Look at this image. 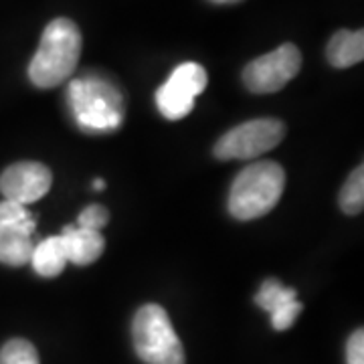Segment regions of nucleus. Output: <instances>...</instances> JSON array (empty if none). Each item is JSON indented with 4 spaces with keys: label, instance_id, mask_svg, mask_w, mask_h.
Wrapping results in <instances>:
<instances>
[{
    "label": "nucleus",
    "instance_id": "obj_7",
    "mask_svg": "<svg viewBox=\"0 0 364 364\" xmlns=\"http://www.w3.org/2000/svg\"><path fill=\"white\" fill-rule=\"evenodd\" d=\"M207 69L198 63H182L178 65L168 81L156 91V105L160 114L166 119H182L195 107L196 95H200L207 87Z\"/></svg>",
    "mask_w": 364,
    "mask_h": 364
},
{
    "label": "nucleus",
    "instance_id": "obj_13",
    "mask_svg": "<svg viewBox=\"0 0 364 364\" xmlns=\"http://www.w3.org/2000/svg\"><path fill=\"white\" fill-rule=\"evenodd\" d=\"M31 263H33V269L39 273L41 277H57L59 273H63L65 265L69 263L63 237L57 235V237H47V239L39 241L33 247Z\"/></svg>",
    "mask_w": 364,
    "mask_h": 364
},
{
    "label": "nucleus",
    "instance_id": "obj_17",
    "mask_svg": "<svg viewBox=\"0 0 364 364\" xmlns=\"http://www.w3.org/2000/svg\"><path fill=\"white\" fill-rule=\"evenodd\" d=\"M33 215L26 210L25 205L16 203V200H9L4 198L0 203V223H11V225H16V223H25L28 221Z\"/></svg>",
    "mask_w": 364,
    "mask_h": 364
},
{
    "label": "nucleus",
    "instance_id": "obj_20",
    "mask_svg": "<svg viewBox=\"0 0 364 364\" xmlns=\"http://www.w3.org/2000/svg\"><path fill=\"white\" fill-rule=\"evenodd\" d=\"M215 4H235V2H241V0H210Z\"/></svg>",
    "mask_w": 364,
    "mask_h": 364
},
{
    "label": "nucleus",
    "instance_id": "obj_4",
    "mask_svg": "<svg viewBox=\"0 0 364 364\" xmlns=\"http://www.w3.org/2000/svg\"><path fill=\"white\" fill-rule=\"evenodd\" d=\"M136 354L146 364H184V348L168 314L158 304L142 306L132 322Z\"/></svg>",
    "mask_w": 364,
    "mask_h": 364
},
{
    "label": "nucleus",
    "instance_id": "obj_1",
    "mask_svg": "<svg viewBox=\"0 0 364 364\" xmlns=\"http://www.w3.org/2000/svg\"><path fill=\"white\" fill-rule=\"evenodd\" d=\"M83 49L79 26L69 18H55L45 26L39 49L28 65V79L41 90H51L75 73Z\"/></svg>",
    "mask_w": 364,
    "mask_h": 364
},
{
    "label": "nucleus",
    "instance_id": "obj_19",
    "mask_svg": "<svg viewBox=\"0 0 364 364\" xmlns=\"http://www.w3.org/2000/svg\"><path fill=\"white\" fill-rule=\"evenodd\" d=\"M93 188H95V191H104L105 182L102 181V178H95V181H93Z\"/></svg>",
    "mask_w": 364,
    "mask_h": 364
},
{
    "label": "nucleus",
    "instance_id": "obj_9",
    "mask_svg": "<svg viewBox=\"0 0 364 364\" xmlns=\"http://www.w3.org/2000/svg\"><path fill=\"white\" fill-rule=\"evenodd\" d=\"M296 296L298 294L294 287H286L279 279L269 277L261 284L255 296V304L272 316L273 330L284 332L296 324L298 316L304 310V306L296 299Z\"/></svg>",
    "mask_w": 364,
    "mask_h": 364
},
{
    "label": "nucleus",
    "instance_id": "obj_5",
    "mask_svg": "<svg viewBox=\"0 0 364 364\" xmlns=\"http://www.w3.org/2000/svg\"><path fill=\"white\" fill-rule=\"evenodd\" d=\"M284 136V122L273 117L251 119L223 134L213 152L219 160H253L279 146Z\"/></svg>",
    "mask_w": 364,
    "mask_h": 364
},
{
    "label": "nucleus",
    "instance_id": "obj_3",
    "mask_svg": "<svg viewBox=\"0 0 364 364\" xmlns=\"http://www.w3.org/2000/svg\"><path fill=\"white\" fill-rule=\"evenodd\" d=\"M286 188V170L277 162L259 160L239 172L229 193V213L237 221H253L279 203Z\"/></svg>",
    "mask_w": 364,
    "mask_h": 364
},
{
    "label": "nucleus",
    "instance_id": "obj_14",
    "mask_svg": "<svg viewBox=\"0 0 364 364\" xmlns=\"http://www.w3.org/2000/svg\"><path fill=\"white\" fill-rule=\"evenodd\" d=\"M340 208L346 213V215H358L363 213L364 207V168H358L352 172L348 176V181L344 182L342 191L338 196Z\"/></svg>",
    "mask_w": 364,
    "mask_h": 364
},
{
    "label": "nucleus",
    "instance_id": "obj_18",
    "mask_svg": "<svg viewBox=\"0 0 364 364\" xmlns=\"http://www.w3.org/2000/svg\"><path fill=\"white\" fill-rule=\"evenodd\" d=\"M346 364H364V330L352 332L346 344Z\"/></svg>",
    "mask_w": 364,
    "mask_h": 364
},
{
    "label": "nucleus",
    "instance_id": "obj_16",
    "mask_svg": "<svg viewBox=\"0 0 364 364\" xmlns=\"http://www.w3.org/2000/svg\"><path fill=\"white\" fill-rule=\"evenodd\" d=\"M107 221H109L107 208L102 207V205H90V207H85L79 213L77 227L100 231V229H104L105 225H107Z\"/></svg>",
    "mask_w": 364,
    "mask_h": 364
},
{
    "label": "nucleus",
    "instance_id": "obj_15",
    "mask_svg": "<svg viewBox=\"0 0 364 364\" xmlns=\"http://www.w3.org/2000/svg\"><path fill=\"white\" fill-rule=\"evenodd\" d=\"M0 364H41L39 352L28 340L13 338L0 348Z\"/></svg>",
    "mask_w": 364,
    "mask_h": 364
},
{
    "label": "nucleus",
    "instance_id": "obj_12",
    "mask_svg": "<svg viewBox=\"0 0 364 364\" xmlns=\"http://www.w3.org/2000/svg\"><path fill=\"white\" fill-rule=\"evenodd\" d=\"M326 57L330 65L336 69H346V67L360 63L364 57V33L363 31H346L342 28L332 35L328 43Z\"/></svg>",
    "mask_w": 364,
    "mask_h": 364
},
{
    "label": "nucleus",
    "instance_id": "obj_8",
    "mask_svg": "<svg viewBox=\"0 0 364 364\" xmlns=\"http://www.w3.org/2000/svg\"><path fill=\"white\" fill-rule=\"evenodd\" d=\"M51 170L41 162H16L0 174V193L9 200L31 205L49 193Z\"/></svg>",
    "mask_w": 364,
    "mask_h": 364
},
{
    "label": "nucleus",
    "instance_id": "obj_6",
    "mask_svg": "<svg viewBox=\"0 0 364 364\" xmlns=\"http://www.w3.org/2000/svg\"><path fill=\"white\" fill-rule=\"evenodd\" d=\"M301 69V53L294 43L253 59L243 69V83L251 93H275L284 90Z\"/></svg>",
    "mask_w": 364,
    "mask_h": 364
},
{
    "label": "nucleus",
    "instance_id": "obj_11",
    "mask_svg": "<svg viewBox=\"0 0 364 364\" xmlns=\"http://www.w3.org/2000/svg\"><path fill=\"white\" fill-rule=\"evenodd\" d=\"M63 241L67 247V259L75 265H91L102 257L105 249V239L100 231L83 229L75 225L63 227Z\"/></svg>",
    "mask_w": 364,
    "mask_h": 364
},
{
    "label": "nucleus",
    "instance_id": "obj_10",
    "mask_svg": "<svg viewBox=\"0 0 364 364\" xmlns=\"http://www.w3.org/2000/svg\"><path fill=\"white\" fill-rule=\"evenodd\" d=\"M35 217L25 223H0V263L21 267L31 261L33 255V233H35Z\"/></svg>",
    "mask_w": 364,
    "mask_h": 364
},
{
    "label": "nucleus",
    "instance_id": "obj_2",
    "mask_svg": "<svg viewBox=\"0 0 364 364\" xmlns=\"http://www.w3.org/2000/svg\"><path fill=\"white\" fill-rule=\"evenodd\" d=\"M67 100L81 130L91 134L114 132L124 122V95L116 81L87 73L69 83Z\"/></svg>",
    "mask_w": 364,
    "mask_h": 364
}]
</instances>
